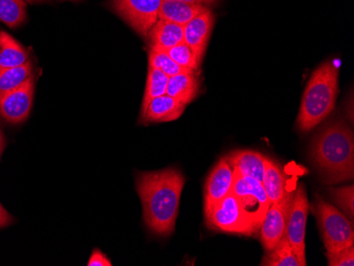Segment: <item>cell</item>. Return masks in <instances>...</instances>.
I'll list each match as a JSON object with an SVG mask.
<instances>
[{
    "instance_id": "cell-9",
    "label": "cell",
    "mask_w": 354,
    "mask_h": 266,
    "mask_svg": "<svg viewBox=\"0 0 354 266\" xmlns=\"http://www.w3.org/2000/svg\"><path fill=\"white\" fill-rule=\"evenodd\" d=\"M293 194L288 192L279 202L270 204L260 227V240L266 253L275 247L286 236L288 210Z\"/></svg>"
},
{
    "instance_id": "cell-3",
    "label": "cell",
    "mask_w": 354,
    "mask_h": 266,
    "mask_svg": "<svg viewBox=\"0 0 354 266\" xmlns=\"http://www.w3.org/2000/svg\"><path fill=\"white\" fill-rule=\"evenodd\" d=\"M339 95V68L325 61L313 73L304 89L297 117L302 132H309L323 122L335 106Z\"/></svg>"
},
{
    "instance_id": "cell-26",
    "label": "cell",
    "mask_w": 354,
    "mask_h": 266,
    "mask_svg": "<svg viewBox=\"0 0 354 266\" xmlns=\"http://www.w3.org/2000/svg\"><path fill=\"white\" fill-rule=\"evenodd\" d=\"M332 198L335 205L343 210L346 216H349L353 221L354 216V188L353 186L342 187V188H332L330 189Z\"/></svg>"
},
{
    "instance_id": "cell-25",
    "label": "cell",
    "mask_w": 354,
    "mask_h": 266,
    "mask_svg": "<svg viewBox=\"0 0 354 266\" xmlns=\"http://www.w3.org/2000/svg\"><path fill=\"white\" fill-rule=\"evenodd\" d=\"M167 53H169L171 59L183 68L193 71L198 70L200 68L201 61L196 57V53H193L192 49L185 41L174 46Z\"/></svg>"
},
{
    "instance_id": "cell-13",
    "label": "cell",
    "mask_w": 354,
    "mask_h": 266,
    "mask_svg": "<svg viewBox=\"0 0 354 266\" xmlns=\"http://www.w3.org/2000/svg\"><path fill=\"white\" fill-rule=\"evenodd\" d=\"M187 105L175 100L168 95L153 99L146 111L140 115L143 123L170 122L182 116Z\"/></svg>"
},
{
    "instance_id": "cell-10",
    "label": "cell",
    "mask_w": 354,
    "mask_h": 266,
    "mask_svg": "<svg viewBox=\"0 0 354 266\" xmlns=\"http://www.w3.org/2000/svg\"><path fill=\"white\" fill-rule=\"evenodd\" d=\"M35 96V79L29 77L23 85L0 97V116L12 124L27 120Z\"/></svg>"
},
{
    "instance_id": "cell-7",
    "label": "cell",
    "mask_w": 354,
    "mask_h": 266,
    "mask_svg": "<svg viewBox=\"0 0 354 266\" xmlns=\"http://www.w3.org/2000/svg\"><path fill=\"white\" fill-rule=\"evenodd\" d=\"M310 204L304 184H299L292 196L288 210L286 237L297 256L300 266L307 265L306 259V227L309 216Z\"/></svg>"
},
{
    "instance_id": "cell-20",
    "label": "cell",
    "mask_w": 354,
    "mask_h": 266,
    "mask_svg": "<svg viewBox=\"0 0 354 266\" xmlns=\"http://www.w3.org/2000/svg\"><path fill=\"white\" fill-rule=\"evenodd\" d=\"M263 266H300L297 256L294 253L288 237L284 236L279 243L266 253L261 261Z\"/></svg>"
},
{
    "instance_id": "cell-1",
    "label": "cell",
    "mask_w": 354,
    "mask_h": 266,
    "mask_svg": "<svg viewBox=\"0 0 354 266\" xmlns=\"http://www.w3.org/2000/svg\"><path fill=\"white\" fill-rule=\"evenodd\" d=\"M185 184L186 178L174 168L143 172L137 176L143 220L153 234L169 237L174 232Z\"/></svg>"
},
{
    "instance_id": "cell-19",
    "label": "cell",
    "mask_w": 354,
    "mask_h": 266,
    "mask_svg": "<svg viewBox=\"0 0 354 266\" xmlns=\"http://www.w3.org/2000/svg\"><path fill=\"white\" fill-rule=\"evenodd\" d=\"M29 61V53L5 31L0 32V69L21 66Z\"/></svg>"
},
{
    "instance_id": "cell-15",
    "label": "cell",
    "mask_w": 354,
    "mask_h": 266,
    "mask_svg": "<svg viewBox=\"0 0 354 266\" xmlns=\"http://www.w3.org/2000/svg\"><path fill=\"white\" fill-rule=\"evenodd\" d=\"M147 37L150 41V48L168 51L184 41V27L158 19Z\"/></svg>"
},
{
    "instance_id": "cell-11",
    "label": "cell",
    "mask_w": 354,
    "mask_h": 266,
    "mask_svg": "<svg viewBox=\"0 0 354 266\" xmlns=\"http://www.w3.org/2000/svg\"><path fill=\"white\" fill-rule=\"evenodd\" d=\"M234 180V167L225 156L207 178L204 189V213L232 192Z\"/></svg>"
},
{
    "instance_id": "cell-14",
    "label": "cell",
    "mask_w": 354,
    "mask_h": 266,
    "mask_svg": "<svg viewBox=\"0 0 354 266\" xmlns=\"http://www.w3.org/2000/svg\"><path fill=\"white\" fill-rule=\"evenodd\" d=\"M227 160L236 173L263 182L266 156L252 150H239L228 154Z\"/></svg>"
},
{
    "instance_id": "cell-12",
    "label": "cell",
    "mask_w": 354,
    "mask_h": 266,
    "mask_svg": "<svg viewBox=\"0 0 354 266\" xmlns=\"http://www.w3.org/2000/svg\"><path fill=\"white\" fill-rule=\"evenodd\" d=\"M214 14L207 8L198 17L191 19L184 27V41L196 53L202 63L208 45L209 39L214 29Z\"/></svg>"
},
{
    "instance_id": "cell-31",
    "label": "cell",
    "mask_w": 354,
    "mask_h": 266,
    "mask_svg": "<svg viewBox=\"0 0 354 266\" xmlns=\"http://www.w3.org/2000/svg\"><path fill=\"white\" fill-rule=\"evenodd\" d=\"M6 148V139L3 137V133L0 131V158H1V155H3V150Z\"/></svg>"
},
{
    "instance_id": "cell-30",
    "label": "cell",
    "mask_w": 354,
    "mask_h": 266,
    "mask_svg": "<svg viewBox=\"0 0 354 266\" xmlns=\"http://www.w3.org/2000/svg\"><path fill=\"white\" fill-rule=\"evenodd\" d=\"M180 1H185V3H198V5H212L216 3V0H180Z\"/></svg>"
},
{
    "instance_id": "cell-18",
    "label": "cell",
    "mask_w": 354,
    "mask_h": 266,
    "mask_svg": "<svg viewBox=\"0 0 354 266\" xmlns=\"http://www.w3.org/2000/svg\"><path fill=\"white\" fill-rule=\"evenodd\" d=\"M262 184L270 204L279 202L288 193V191H286V174L281 166L268 158L266 160V170Z\"/></svg>"
},
{
    "instance_id": "cell-24",
    "label": "cell",
    "mask_w": 354,
    "mask_h": 266,
    "mask_svg": "<svg viewBox=\"0 0 354 266\" xmlns=\"http://www.w3.org/2000/svg\"><path fill=\"white\" fill-rule=\"evenodd\" d=\"M149 67L162 71L169 77L178 75V73H186V71H193L183 68L180 65H177L171 59L169 53L166 50H162V49L150 48V51H149Z\"/></svg>"
},
{
    "instance_id": "cell-16",
    "label": "cell",
    "mask_w": 354,
    "mask_h": 266,
    "mask_svg": "<svg viewBox=\"0 0 354 266\" xmlns=\"http://www.w3.org/2000/svg\"><path fill=\"white\" fill-rule=\"evenodd\" d=\"M200 81L196 71H186L169 77L166 95L188 105L198 96Z\"/></svg>"
},
{
    "instance_id": "cell-5",
    "label": "cell",
    "mask_w": 354,
    "mask_h": 266,
    "mask_svg": "<svg viewBox=\"0 0 354 266\" xmlns=\"http://www.w3.org/2000/svg\"><path fill=\"white\" fill-rule=\"evenodd\" d=\"M204 216L207 227L214 231L242 234L248 237L259 232L252 220L246 216L238 198L232 192L216 202Z\"/></svg>"
},
{
    "instance_id": "cell-6",
    "label": "cell",
    "mask_w": 354,
    "mask_h": 266,
    "mask_svg": "<svg viewBox=\"0 0 354 266\" xmlns=\"http://www.w3.org/2000/svg\"><path fill=\"white\" fill-rule=\"evenodd\" d=\"M162 0H109L111 11L141 37H147L159 19Z\"/></svg>"
},
{
    "instance_id": "cell-21",
    "label": "cell",
    "mask_w": 354,
    "mask_h": 266,
    "mask_svg": "<svg viewBox=\"0 0 354 266\" xmlns=\"http://www.w3.org/2000/svg\"><path fill=\"white\" fill-rule=\"evenodd\" d=\"M32 77V65L30 61L21 66L0 69V97L23 85Z\"/></svg>"
},
{
    "instance_id": "cell-29",
    "label": "cell",
    "mask_w": 354,
    "mask_h": 266,
    "mask_svg": "<svg viewBox=\"0 0 354 266\" xmlns=\"http://www.w3.org/2000/svg\"><path fill=\"white\" fill-rule=\"evenodd\" d=\"M14 223V218L0 202V228L8 227Z\"/></svg>"
},
{
    "instance_id": "cell-2",
    "label": "cell",
    "mask_w": 354,
    "mask_h": 266,
    "mask_svg": "<svg viewBox=\"0 0 354 266\" xmlns=\"http://www.w3.org/2000/svg\"><path fill=\"white\" fill-rule=\"evenodd\" d=\"M311 158L328 184L353 180L354 137L343 119L328 123L314 137Z\"/></svg>"
},
{
    "instance_id": "cell-8",
    "label": "cell",
    "mask_w": 354,
    "mask_h": 266,
    "mask_svg": "<svg viewBox=\"0 0 354 266\" xmlns=\"http://www.w3.org/2000/svg\"><path fill=\"white\" fill-rule=\"evenodd\" d=\"M232 192L238 198L246 216L252 220L257 229L260 230L264 216L270 205L262 182L248 176L240 175L234 171Z\"/></svg>"
},
{
    "instance_id": "cell-32",
    "label": "cell",
    "mask_w": 354,
    "mask_h": 266,
    "mask_svg": "<svg viewBox=\"0 0 354 266\" xmlns=\"http://www.w3.org/2000/svg\"><path fill=\"white\" fill-rule=\"evenodd\" d=\"M24 1H27V3H45L47 0H24Z\"/></svg>"
},
{
    "instance_id": "cell-33",
    "label": "cell",
    "mask_w": 354,
    "mask_h": 266,
    "mask_svg": "<svg viewBox=\"0 0 354 266\" xmlns=\"http://www.w3.org/2000/svg\"><path fill=\"white\" fill-rule=\"evenodd\" d=\"M73 1H77V0H73Z\"/></svg>"
},
{
    "instance_id": "cell-23",
    "label": "cell",
    "mask_w": 354,
    "mask_h": 266,
    "mask_svg": "<svg viewBox=\"0 0 354 266\" xmlns=\"http://www.w3.org/2000/svg\"><path fill=\"white\" fill-rule=\"evenodd\" d=\"M27 19L24 0H0V21L10 28L19 27Z\"/></svg>"
},
{
    "instance_id": "cell-4",
    "label": "cell",
    "mask_w": 354,
    "mask_h": 266,
    "mask_svg": "<svg viewBox=\"0 0 354 266\" xmlns=\"http://www.w3.org/2000/svg\"><path fill=\"white\" fill-rule=\"evenodd\" d=\"M312 211L317 218L327 254L336 253L354 245L353 221L341 210L317 196Z\"/></svg>"
},
{
    "instance_id": "cell-28",
    "label": "cell",
    "mask_w": 354,
    "mask_h": 266,
    "mask_svg": "<svg viewBox=\"0 0 354 266\" xmlns=\"http://www.w3.org/2000/svg\"><path fill=\"white\" fill-rule=\"evenodd\" d=\"M88 266H111V260L104 255V254L101 253L100 250L95 249L93 250V253L91 254V259H89Z\"/></svg>"
},
{
    "instance_id": "cell-27",
    "label": "cell",
    "mask_w": 354,
    "mask_h": 266,
    "mask_svg": "<svg viewBox=\"0 0 354 266\" xmlns=\"http://www.w3.org/2000/svg\"><path fill=\"white\" fill-rule=\"evenodd\" d=\"M327 259L330 266H353L354 247L349 246L336 253L327 254Z\"/></svg>"
},
{
    "instance_id": "cell-17",
    "label": "cell",
    "mask_w": 354,
    "mask_h": 266,
    "mask_svg": "<svg viewBox=\"0 0 354 266\" xmlns=\"http://www.w3.org/2000/svg\"><path fill=\"white\" fill-rule=\"evenodd\" d=\"M207 8L198 3H189L180 0H162L159 9V19L185 26L198 17Z\"/></svg>"
},
{
    "instance_id": "cell-22",
    "label": "cell",
    "mask_w": 354,
    "mask_h": 266,
    "mask_svg": "<svg viewBox=\"0 0 354 266\" xmlns=\"http://www.w3.org/2000/svg\"><path fill=\"white\" fill-rule=\"evenodd\" d=\"M169 77L158 69L149 67L148 77H147L146 89L143 95L142 105H141V114L145 113L149 103L157 97L166 95L167 85ZM140 114V115H141Z\"/></svg>"
}]
</instances>
